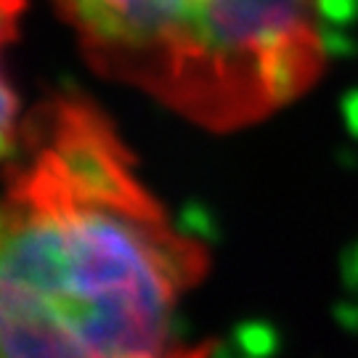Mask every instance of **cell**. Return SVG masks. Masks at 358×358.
<instances>
[{"instance_id": "cell-1", "label": "cell", "mask_w": 358, "mask_h": 358, "mask_svg": "<svg viewBox=\"0 0 358 358\" xmlns=\"http://www.w3.org/2000/svg\"><path fill=\"white\" fill-rule=\"evenodd\" d=\"M3 157L0 358L213 356L180 324L210 250L146 186L101 106L45 99Z\"/></svg>"}, {"instance_id": "cell-2", "label": "cell", "mask_w": 358, "mask_h": 358, "mask_svg": "<svg viewBox=\"0 0 358 358\" xmlns=\"http://www.w3.org/2000/svg\"><path fill=\"white\" fill-rule=\"evenodd\" d=\"M85 64L210 133L303 99L327 69L319 0H51Z\"/></svg>"}]
</instances>
